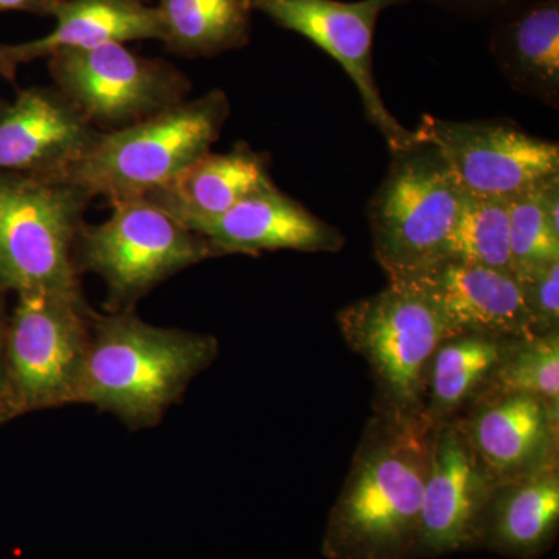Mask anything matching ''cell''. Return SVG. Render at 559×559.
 <instances>
[{"label": "cell", "instance_id": "5", "mask_svg": "<svg viewBox=\"0 0 559 559\" xmlns=\"http://www.w3.org/2000/svg\"><path fill=\"white\" fill-rule=\"evenodd\" d=\"M392 154L367 205L373 253L389 282H411L447 260L463 191L425 143Z\"/></svg>", "mask_w": 559, "mask_h": 559}, {"label": "cell", "instance_id": "28", "mask_svg": "<svg viewBox=\"0 0 559 559\" xmlns=\"http://www.w3.org/2000/svg\"><path fill=\"white\" fill-rule=\"evenodd\" d=\"M3 296L0 290V423L17 417L16 403H14L13 390H11L9 364H7V323L9 319L3 308Z\"/></svg>", "mask_w": 559, "mask_h": 559}, {"label": "cell", "instance_id": "26", "mask_svg": "<svg viewBox=\"0 0 559 559\" xmlns=\"http://www.w3.org/2000/svg\"><path fill=\"white\" fill-rule=\"evenodd\" d=\"M524 285L527 289L530 310H532L538 336L557 331L559 323V261L540 271Z\"/></svg>", "mask_w": 559, "mask_h": 559}, {"label": "cell", "instance_id": "11", "mask_svg": "<svg viewBox=\"0 0 559 559\" xmlns=\"http://www.w3.org/2000/svg\"><path fill=\"white\" fill-rule=\"evenodd\" d=\"M412 0H250L253 11L263 13L275 25L311 40L333 58L355 84L366 119L380 132L390 153L417 143L390 112L374 79L373 43L378 22L385 10Z\"/></svg>", "mask_w": 559, "mask_h": 559}, {"label": "cell", "instance_id": "14", "mask_svg": "<svg viewBox=\"0 0 559 559\" xmlns=\"http://www.w3.org/2000/svg\"><path fill=\"white\" fill-rule=\"evenodd\" d=\"M439 308L452 337L463 334L522 341L538 336L524 283L510 272L443 260L411 280Z\"/></svg>", "mask_w": 559, "mask_h": 559}, {"label": "cell", "instance_id": "20", "mask_svg": "<svg viewBox=\"0 0 559 559\" xmlns=\"http://www.w3.org/2000/svg\"><path fill=\"white\" fill-rule=\"evenodd\" d=\"M559 527L558 465L496 488L480 547L514 559H536L554 546Z\"/></svg>", "mask_w": 559, "mask_h": 559}, {"label": "cell", "instance_id": "9", "mask_svg": "<svg viewBox=\"0 0 559 559\" xmlns=\"http://www.w3.org/2000/svg\"><path fill=\"white\" fill-rule=\"evenodd\" d=\"M47 60L53 86L100 132L134 127L189 100L193 90L182 70L124 43L60 51Z\"/></svg>", "mask_w": 559, "mask_h": 559}, {"label": "cell", "instance_id": "15", "mask_svg": "<svg viewBox=\"0 0 559 559\" xmlns=\"http://www.w3.org/2000/svg\"><path fill=\"white\" fill-rule=\"evenodd\" d=\"M474 403L469 417L459 421L498 487L558 465V407L535 395Z\"/></svg>", "mask_w": 559, "mask_h": 559}, {"label": "cell", "instance_id": "4", "mask_svg": "<svg viewBox=\"0 0 559 559\" xmlns=\"http://www.w3.org/2000/svg\"><path fill=\"white\" fill-rule=\"evenodd\" d=\"M337 325L353 352L369 364L381 414H425L433 355L450 329L432 299L409 282H389L380 293L337 312Z\"/></svg>", "mask_w": 559, "mask_h": 559}, {"label": "cell", "instance_id": "8", "mask_svg": "<svg viewBox=\"0 0 559 559\" xmlns=\"http://www.w3.org/2000/svg\"><path fill=\"white\" fill-rule=\"evenodd\" d=\"M92 316L81 290L17 294L7 323V364L17 414L75 404Z\"/></svg>", "mask_w": 559, "mask_h": 559}, {"label": "cell", "instance_id": "7", "mask_svg": "<svg viewBox=\"0 0 559 559\" xmlns=\"http://www.w3.org/2000/svg\"><path fill=\"white\" fill-rule=\"evenodd\" d=\"M91 201L66 180L0 171V290H81L75 246Z\"/></svg>", "mask_w": 559, "mask_h": 559}, {"label": "cell", "instance_id": "21", "mask_svg": "<svg viewBox=\"0 0 559 559\" xmlns=\"http://www.w3.org/2000/svg\"><path fill=\"white\" fill-rule=\"evenodd\" d=\"M162 43L183 58L245 49L252 36L250 0H159Z\"/></svg>", "mask_w": 559, "mask_h": 559}, {"label": "cell", "instance_id": "25", "mask_svg": "<svg viewBox=\"0 0 559 559\" xmlns=\"http://www.w3.org/2000/svg\"><path fill=\"white\" fill-rule=\"evenodd\" d=\"M543 186L509 201L511 264L522 283L559 261V235L551 230L544 212Z\"/></svg>", "mask_w": 559, "mask_h": 559}, {"label": "cell", "instance_id": "1", "mask_svg": "<svg viewBox=\"0 0 559 559\" xmlns=\"http://www.w3.org/2000/svg\"><path fill=\"white\" fill-rule=\"evenodd\" d=\"M433 430L425 414H374L330 511L323 557L415 559Z\"/></svg>", "mask_w": 559, "mask_h": 559}, {"label": "cell", "instance_id": "19", "mask_svg": "<svg viewBox=\"0 0 559 559\" xmlns=\"http://www.w3.org/2000/svg\"><path fill=\"white\" fill-rule=\"evenodd\" d=\"M272 186L275 182L271 176L270 154L238 142L227 153L209 151L145 200L167 210L179 221L204 218L221 215Z\"/></svg>", "mask_w": 559, "mask_h": 559}, {"label": "cell", "instance_id": "3", "mask_svg": "<svg viewBox=\"0 0 559 559\" xmlns=\"http://www.w3.org/2000/svg\"><path fill=\"white\" fill-rule=\"evenodd\" d=\"M230 116L223 90L189 98L145 121L100 132L90 150L61 179L109 205L140 200L178 178L212 151Z\"/></svg>", "mask_w": 559, "mask_h": 559}, {"label": "cell", "instance_id": "30", "mask_svg": "<svg viewBox=\"0 0 559 559\" xmlns=\"http://www.w3.org/2000/svg\"><path fill=\"white\" fill-rule=\"evenodd\" d=\"M9 105V103H5V102H2L0 100V110H2L3 108H5V106Z\"/></svg>", "mask_w": 559, "mask_h": 559}, {"label": "cell", "instance_id": "27", "mask_svg": "<svg viewBox=\"0 0 559 559\" xmlns=\"http://www.w3.org/2000/svg\"><path fill=\"white\" fill-rule=\"evenodd\" d=\"M430 5L463 17V20L492 22L535 0H423Z\"/></svg>", "mask_w": 559, "mask_h": 559}, {"label": "cell", "instance_id": "18", "mask_svg": "<svg viewBox=\"0 0 559 559\" xmlns=\"http://www.w3.org/2000/svg\"><path fill=\"white\" fill-rule=\"evenodd\" d=\"M489 53L511 90L559 109V0H535L492 21Z\"/></svg>", "mask_w": 559, "mask_h": 559}, {"label": "cell", "instance_id": "24", "mask_svg": "<svg viewBox=\"0 0 559 559\" xmlns=\"http://www.w3.org/2000/svg\"><path fill=\"white\" fill-rule=\"evenodd\" d=\"M506 395H535L558 407V330L514 342L506 358L474 396V401Z\"/></svg>", "mask_w": 559, "mask_h": 559}, {"label": "cell", "instance_id": "16", "mask_svg": "<svg viewBox=\"0 0 559 559\" xmlns=\"http://www.w3.org/2000/svg\"><path fill=\"white\" fill-rule=\"evenodd\" d=\"M207 238L221 255H259L266 250L340 252L344 234L312 215L277 186L259 191L216 216L180 221Z\"/></svg>", "mask_w": 559, "mask_h": 559}, {"label": "cell", "instance_id": "29", "mask_svg": "<svg viewBox=\"0 0 559 559\" xmlns=\"http://www.w3.org/2000/svg\"><path fill=\"white\" fill-rule=\"evenodd\" d=\"M62 0H0V14L10 11L36 14V16H53Z\"/></svg>", "mask_w": 559, "mask_h": 559}, {"label": "cell", "instance_id": "2", "mask_svg": "<svg viewBox=\"0 0 559 559\" xmlns=\"http://www.w3.org/2000/svg\"><path fill=\"white\" fill-rule=\"evenodd\" d=\"M219 353L212 334L165 329L135 310L92 316L75 404L109 412L128 428H154Z\"/></svg>", "mask_w": 559, "mask_h": 559}, {"label": "cell", "instance_id": "22", "mask_svg": "<svg viewBox=\"0 0 559 559\" xmlns=\"http://www.w3.org/2000/svg\"><path fill=\"white\" fill-rule=\"evenodd\" d=\"M514 342L479 334L444 341L430 364L426 417L436 426L454 418L460 407L474 400Z\"/></svg>", "mask_w": 559, "mask_h": 559}, {"label": "cell", "instance_id": "10", "mask_svg": "<svg viewBox=\"0 0 559 559\" xmlns=\"http://www.w3.org/2000/svg\"><path fill=\"white\" fill-rule=\"evenodd\" d=\"M439 153L460 190L510 201L559 176V145L506 119L447 120L426 116L414 131Z\"/></svg>", "mask_w": 559, "mask_h": 559}, {"label": "cell", "instance_id": "23", "mask_svg": "<svg viewBox=\"0 0 559 559\" xmlns=\"http://www.w3.org/2000/svg\"><path fill=\"white\" fill-rule=\"evenodd\" d=\"M447 260L513 274L509 201L463 193L457 221L447 245Z\"/></svg>", "mask_w": 559, "mask_h": 559}, {"label": "cell", "instance_id": "12", "mask_svg": "<svg viewBox=\"0 0 559 559\" xmlns=\"http://www.w3.org/2000/svg\"><path fill=\"white\" fill-rule=\"evenodd\" d=\"M496 488L459 419L437 425L415 558H439L480 547Z\"/></svg>", "mask_w": 559, "mask_h": 559}, {"label": "cell", "instance_id": "17", "mask_svg": "<svg viewBox=\"0 0 559 559\" xmlns=\"http://www.w3.org/2000/svg\"><path fill=\"white\" fill-rule=\"evenodd\" d=\"M53 31L22 44H0V79L16 80L17 69L39 58L68 50H86L108 43L162 40L156 7L142 0H62Z\"/></svg>", "mask_w": 559, "mask_h": 559}, {"label": "cell", "instance_id": "31", "mask_svg": "<svg viewBox=\"0 0 559 559\" xmlns=\"http://www.w3.org/2000/svg\"><path fill=\"white\" fill-rule=\"evenodd\" d=\"M142 2H148V0H142Z\"/></svg>", "mask_w": 559, "mask_h": 559}, {"label": "cell", "instance_id": "13", "mask_svg": "<svg viewBox=\"0 0 559 559\" xmlns=\"http://www.w3.org/2000/svg\"><path fill=\"white\" fill-rule=\"evenodd\" d=\"M98 134L57 87L20 91L0 110V171L61 179Z\"/></svg>", "mask_w": 559, "mask_h": 559}, {"label": "cell", "instance_id": "6", "mask_svg": "<svg viewBox=\"0 0 559 559\" xmlns=\"http://www.w3.org/2000/svg\"><path fill=\"white\" fill-rule=\"evenodd\" d=\"M100 224L81 226L80 274L94 272L108 288V312L135 310L151 290L202 261L223 257L186 224L145 198L117 202Z\"/></svg>", "mask_w": 559, "mask_h": 559}]
</instances>
